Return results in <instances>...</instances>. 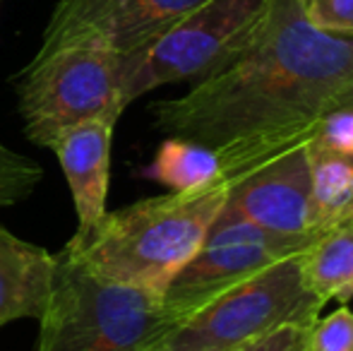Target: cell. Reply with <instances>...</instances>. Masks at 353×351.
Instances as JSON below:
<instances>
[{
  "label": "cell",
  "mask_w": 353,
  "mask_h": 351,
  "mask_svg": "<svg viewBox=\"0 0 353 351\" xmlns=\"http://www.w3.org/2000/svg\"><path fill=\"white\" fill-rule=\"evenodd\" d=\"M296 5L312 27L353 37V0H296Z\"/></svg>",
  "instance_id": "obj_17"
},
{
  "label": "cell",
  "mask_w": 353,
  "mask_h": 351,
  "mask_svg": "<svg viewBox=\"0 0 353 351\" xmlns=\"http://www.w3.org/2000/svg\"><path fill=\"white\" fill-rule=\"evenodd\" d=\"M223 212H231L272 234L315 239L307 142L288 147L255 169L231 178Z\"/></svg>",
  "instance_id": "obj_9"
},
{
  "label": "cell",
  "mask_w": 353,
  "mask_h": 351,
  "mask_svg": "<svg viewBox=\"0 0 353 351\" xmlns=\"http://www.w3.org/2000/svg\"><path fill=\"white\" fill-rule=\"evenodd\" d=\"M41 181V164L0 142V207H12L24 202Z\"/></svg>",
  "instance_id": "obj_15"
},
{
  "label": "cell",
  "mask_w": 353,
  "mask_h": 351,
  "mask_svg": "<svg viewBox=\"0 0 353 351\" xmlns=\"http://www.w3.org/2000/svg\"><path fill=\"white\" fill-rule=\"evenodd\" d=\"M310 217L317 236L353 224V157L336 154L307 140Z\"/></svg>",
  "instance_id": "obj_13"
},
{
  "label": "cell",
  "mask_w": 353,
  "mask_h": 351,
  "mask_svg": "<svg viewBox=\"0 0 353 351\" xmlns=\"http://www.w3.org/2000/svg\"><path fill=\"white\" fill-rule=\"evenodd\" d=\"M344 106H351L353 108V80L346 82V87L341 89L339 94H336L334 103H332V108H344ZM330 108V111H332Z\"/></svg>",
  "instance_id": "obj_20"
},
{
  "label": "cell",
  "mask_w": 353,
  "mask_h": 351,
  "mask_svg": "<svg viewBox=\"0 0 353 351\" xmlns=\"http://www.w3.org/2000/svg\"><path fill=\"white\" fill-rule=\"evenodd\" d=\"M142 176L161 183L173 192L200 190L226 181L216 152L183 137H166Z\"/></svg>",
  "instance_id": "obj_14"
},
{
  "label": "cell",
  "mask_w": 353,
  "mask_h": 351,
  "mask_svg": "<svg viewBox=\"0 0 353 351\" xmlns=\"http://www.w3.org/2000/svg\"><path fill=\"white\" fill-rule=\"evenodd\" d=\"M298 270L305 289L322 303L353 299V224L336 226L298 253Z\"/></svg>",
  "instance_id": "obj_12"
},
{
  "label": "cell",
  "mask_w": 353,
  "mask_h": 351,
  "mask_svg": "<svg viewBox=\"0 0 353 351\" xmlns=\"http://www.w3.org/2000/svg\"><path fill=\"white\" fill-rule=\"evenodd\" d=\"M210 0H58L37 56L70 43H101L132 56Z\"/></svg>",
  "instance_id": "obj_8"
},
{
  "label": "cell",
  "mask_w": 353,
  "mask_h": 351,
  "mask_svg": "<svg viewBox=\"0 0 353 351\" xmlns=\"http://www.w3.org/2000/svg\"><path fill=\"white\" fill-rule=\"evenodd\" d=\"M58 258L0 226V328L46 308Z\"/></svg>",
  "instance_id": "obj_11"
},
{
  "label": "cell",
  "mask_w": 353,
  "mask_h": 351,
  "mask_svg": "<svg viewBox=\"0 0 353 351\" xmlns=\"http://www.w3.org/2000/svg\"><path fill=\"white\" fill-rule=\"evenodd\" d=\"M226 192L228 181H221L200 190L137 200L106 212L82 243L68 241L61 253L103 279L163 294L200 250Z\"/></svg>",
  "instance_id": "obj_2"
},
{
  "label": "cell",
  "mask_w": 353,
  "mask_h": 351,
  "mask_svg": "<svg viewBox=\"0 0 353 351\" xmlns=\"http://www.w3.org/2000/svg\"><path fill=\"white\" fill-rule=\"evenodd\" d=\"M351 80L353 37L312 27L296 0H270L231 58L183 97L154 103V128L214 150L231 181L310 140Z\"/></svg>",
  "instance_id": "obj_1"
},
{
  "label": "cell",
  "mask_w": 353,
  "mask_h": 351,
  "mask_svg": "<svg viewBox=\"0 0 353 351\" xmlns=\"http://www.w3.org/2000/svg\"><path fill=\"white\" fill-rule=\"evenodd\" d=\"M19 113L24 132L39 147L56 142L68 128L89 121H116L123 103V56L101 43H70L19 72Z\"/></svg>",
  "instance_id": "obj_4"
},
{
  "label": "cell",
  "mask_w": 353,
  "mask_h": 351,
  "mask_svg": "<svg viewBox=\"0 0 353 351\" xmlns=\"http://www.w3.org/2000/svg\"><path fill=\"white\" fill-rule=\"evenodd\" d=\"M34 351H152L183 323L163 294L121 284L56 255Z\"/></svg>",
  "instance_id": "obj_3"
},
{
  "label": "cell",
  "mask_w": 353,
  "mask_h": 351,
  "mask_svg": "<svg viewBox=\"0 0 353 351\" xmlns=\"http://www.w3.org/2000/svg\"><path fill=\"white\" fill-rule=\"evenodd\" d=\"M310 243L312 239L272 234L231 212H223L221 207L195 258L166 286L163 301L185 323L223 291L233 289L265 267L298 255Z\"/></svg>",
  "instance_id": "obj_7"
},
{
  "label": "cell",
  "mask_w": 353,
  "mask_h": 351,
  "mask_svg": "<svg viewBox=\"0 0 353 351\" xmlns=\"http://www.w3.org/2000/svg\"><path fill=\"white\" fill-rule=\"evenodd\" d=\"M152 351H163V349H152Z\"/></svg>",
  "instance_id": "obj_21"
},
{
  "label": "cell",
  "mask_w": 353,
  "mask_h": 351,
  "mask_svg": "<svg viewBox=\"0 0 353 351\" xmlns=\"http://www.w3.org/2000/svg\"><path fill=\"white\" fill-rule=\"evenodd\" d=\"M307 332L310 328H283L238 351H307Z\"/></svg>",
  "instance_id": "obj_19"
},
{
  "label": "cell",
  "mask_w": 353,
  "mask_h": 351,
  "mask_svg": "<svg viewBox=\"0 0 353 351\" xmlns=\"http://www.w3.org/2000/svg\"><path fill=\"white\" fill-rule=\"evenodd\" d=\"M116 121H89L68 128L51 145L72 192L77 231L70 243H82L106 217L111 145Z\"/></svg>",
  "instance_id": "obj_10"
},
{
  "label": "cell",
  "mask_w": 353,
  "mask_h": 351,
  "mask_svg": "<svg viewBox=\"0 0 353 351\" xmlns=\"http://www.w3.org/2000/svg\"><path fill=\"white\" fill-rule=\"evenodd\" d=\"M310 142L336 154L353 157V108H332L320 118Z\"/></svg>",
  "instance_id": "obj_18"
},
{
  "label": "cell",
  "mask_w": 353,
  "mask_h": 351,
  "mask_svg": "<svg viewBox=\"0 0 353 351\" xmlns=\"http://www.w3.org/2000/svg\"><path fill=\"white\" fill-rule=\"evenodd\" d=\"M322 308L303 284L298 255H291L223 291L154 349L238 351L283 328H312Z\"/></svg>",
  "instance_id": "obj_5"
},
{
  "label": "cell",
  "mask_w": 353,
  "mask_h": 351,
  "mask_svg": "<svg viewBox=\"0 0 353 351\" xmlns=\"http://www.w3.org/2000/svg\"><path fill=\"white\" fill-rule=\"evenodd\" d=\"M270 0H210L123 58V103L173 82L200 80L231 58L260 24Z\"/></svg>",
  "instance_id": "obj_6"
},
{
  "label": "cell",
  "mask_w": 353,
  "mask_h": 351,
  "mask_svg": "<svg viewBox=\"0 0 353 351\" xmlns=\"http://www.w3.org/2000/svg\"><path fill=\"white\" fill-rule=\"evenodd\" d=\"M307 351H353V310L339 305L317 318L307 332Z\"/></svg>",
  "instance_id": "obj_16"
}]
</instances>
